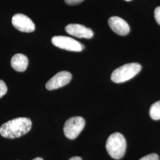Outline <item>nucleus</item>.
Masks as SVG:
<instances>
[{"instance_id": "f257e3e1", "label": "nucleus", "mask_w": 160, "mask_h": 160, "mask_svg": "<svg viewBox=\"0 0 160 160\" xmlns=\"http://www.w3.org/2000/svg\"><path fill=\"white\" fill-rule=\"evenodd\" d=\"M32 122L29 118H18L8 121L0 127V134L2 137L10 139L19 138L30 130Z\"/></svg>"}, {"instance_id": "f03ea898", "label": "nucleus", "mask_w": 160, "mask_h": 160, "mask_svg": "<svg viewBox=\"0 0 160 160\" xmlns=\"http://www.w3.org/2000/svg\"><path fill=\"white\" fill-rule=\"evenodd\" d=\"M107 151L113 158L119 160L125 155L126 149V139L119 132H115L109 136L106 144Z\"/></svg>"}, {"instance_id": "7ed1b4c3", "label": "nucleus", "mask_w": 160, "mask_h": 160, "mask_svg": "<svg viewBox=\"0 0 160 160\" xmlns=\"http://www.w3.org/2000/svg\"><path fill=\"white\" fill-rule=\"evenodd\" d=\"M142 66L139 63H126L116 69L111 75V80L116 83L124 82L131 80L141 70Z\"/></svg>"}, {"instance_id": "20e7f679", "label": "nucleus", "mask_w": 160, "mask_h": 160, "mask_svg": "<svg viewBox=\"0 0 160 160\" xmlns=\"http://www.w3.org/2000/svg\"><path fill=\"white\" fill-rule=\"evenodd\" d=\"M85 123V119L81 116L69 118L65 122L63 126V132L65 137L69 139H74L82 131Z\"/></svg>"}, {"instance_id": "39448f33", "label": "nucleus", "mask_w": 160, "mask_h": 160, "mask_svg": "<svg viewBox=\"0 0 160 160\" xmlns=\"http://www.w3.org/2000/svg\"><path fill=\"white\" fill-rule=\"evenodd\" d=\"M52 43L60 49L69 51L81 52L84 49V45L79 42L68 36H53L52 38Z\"/></svg>"}, {"instance_id": "423d86ee", "label": "nucleus", "mask_w": 160, "mask_h": 160, "mask_svg": "<svg viewBox=\"0 0 160 160\" xmlns=\"http://www.w3.org/2000/svg\"><path fill=\"white\" fill-rule=\"evenodd\" d=\"M12 24L16 29L22 32L30 33L35 30L33 21L23 14H16L12 18Z\"/></svg>"}, {"instance_id": "0eeeda50", "label": "nucleus", "mask_w": 160, "mask_h": 160, "mask_svg": "<svg viewBox=\"0 0 160 160\" xmlns=\"http://www.w3.org/2000/svg\"><path fill=\"white\" fill-rule=\"evenodd\" d=\"M72 75L68 71H61L55 75L46 84V88L48 90H53L63 87L71 81Z\"/></svg>"}, {"instance_id": "6e6552de", "label": "nucleus", "mask_w": 160, "mask_h": 160, "mask_svg": "<svg viewBox=\"0 0 160 160\" xmlns=\"http://www.w3.org/2000/svg\"><path fill=\"white\" fill-rule=\"evenodd\" d=\"M66 32L78 38L90 39L93 36V32L89 28L79 24H69L65 27Z\"/></svg>"}, {"instance_id": "1a4fd4ad", "label": "nucleus", "mask_w": 160, "mask_h": 160, "mask_svg": "<svg viewBox=\"0 0 160 160\" xmlns=\"http://www.w3.org/2000/svg\"><path fill=\"white\" fill-rule=\"evenodd\" d=\"M109 26L116 34L120 36L127 35L130 32L129 24L123 18L117 16L110 17L108 21Z\"/></svg>"}, {"instance_id": "9d476101", "label": "nucleus", "mask_w": 160, "mask_h": 160, "mask_svg": "<svg viewBox=\"0 0 160 160\" xmlns=\"http://www.w3.org/2000/svg\"><path fill=\"white\" fill-rule=\"evenodd\" d=\"M29 64L28 58L23 54L17 53L14 55L11 60L12 68L18 72H24Z\"/></svg>"}, {"instance_id": "9b49d317", "label": "nucleus", "mask_w": 160, "mask_h": 160, "mask_svg": "<svg viewBox=\"0 0 160 160\" xmlns=\"http://www.w3.org/2000/svg\"><path fill=\"white\" fill-rule=\"evenodd\" d=\"M149 115L153 120H160V101L152 104L149 109Z\"/></svg>"}, {"instance_id": "f8f14e48", "label": "nucleus", "mask_w": 160, "mask_h": 160, "mask_svg": "<svg viewBox=\"0 0 160 160\" xmlns=\"http://www.w3.org/2000/svg\"><path fill=\"white\" fill-rule=\"evenodd\" d=\"M7 92V87L6 86V83L0 80V98L4 96Z\"/></svg>"}, {"instance_id": "ddd939ff", "label": "nucleus", "mask_w": 160, "mask_h": 160, "mask_svg": "<svg viewBox=\"0 0 160 160\" xmlns=\"http://www.w3.org/2000/svg\"><path fill=\"white\" fill-rule=\"evenodd\" d=\"M139 160H159V157L158 155L152 153L143 157Z\"/></svg>"}, {"instance_id": "4468645a", "label": "nucleus", "mask_w": 160, "mask_h": 160, "mask_svg": "<svg viewBox=\"0 0 160 160\" xmlns=\"http://www.w3.org/2000/svg\"><path fill=\"white\" fill-rule=\"evenodd\" d=\"M154 17L156 22L160 25V7H157L155 9Z\"/></svg>"}, {"instance_id": "2eb2a0df", "label": "nucleus", "mask_w": 160, "mask_h": 160, "mask_svg": "<svg viewBox=\"0 0 160 160\" xmlns=\"http://www.w3.org/2000/svg\"><path fill=\"white\" fill-rule=\"evenodd\" d=\"M65 3L69 6H75L81 3L84 0H64Z\"/></svg>"}, {"instance_id": "dca6fc26", "label": "nucleus", "mask_w": 160, "mask_h": 160, "mask_svg": "<svg viewBox=\"0 0 160 160\" xmlns=\"http://www.w3.org/2000/svg\"><path fill=\"white\" fill-rule=\"evenodd\" d=\"M69 160H82V158L80 157H73L69 158Z\"/></svg>"}, {"instance_id": "f3484780", "label": "nucleus", "mask_w": 160, "mask_h": 160, "mask_svg": "<svg viewBox=\"0 0 160 160\" xmlns=\"http://www.w3.org/2000/svg\"><path fill=\"white\" fill-rule=\"evenodd\" d=\"M33 160H43L42 158H40V157H37V158H35L34 159H33Z\"/></svg>"}, {"instance_id": "a211bd4d", "label": "nucleus", "mask_w": 160, "mask_h": 160, "mask_svg": "<svg viewBox=\"0 0 160 160\" xmlns=\"http://www.w3.org/2000/svg\"><path fill=\"white\" fill-rule=\"evenodd\" d=\"M125 1H132V0H125Z\"/></svg>"}]
</instances>
